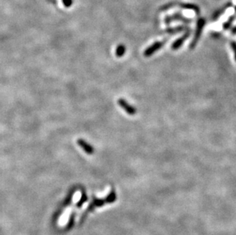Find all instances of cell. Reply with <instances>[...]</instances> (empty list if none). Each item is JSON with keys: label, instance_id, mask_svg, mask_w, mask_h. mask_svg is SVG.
<instances>
[{"label": "cell", "instance_id": "6da1fadb", "mask_svg": "<svg viewBox=\"0 0 236 235\" xmlns=\"http://www.w3.org/2000/svg\"><path fill=\"white\" fill-rule=\"evenodd\" d=\"M205 20L203 18H200L197 21L196 23V31L194 34V36H193V40H192L191 43L190 45V48L193 49L195 48V47L196 46L197 43H198L199 40H200V36L202 35V32H203V28L205 26Z\"/></svg>", "mask_w": 236, "mask_h": 235}, {"label": "cell", "instance_id": "7a4b0ae2", "mask_svg": "<svg viewBox=\"0 0 236 235\" xmlns=\"http://www.w3.org/2000/svg\"><path fill=\"white\" fill-rule=\"evenodd\" d=\"M165 42H166V40H164V41H157V42H154L153 45H151V46H149L148 47V48L146 49L144 51V56L146 57H151V55H153L154 54L156 53L157 51H158V50H160V49L162 47L163 45H164Z\"/></svg>", "mask_w": 236, "mask_h": 235}, {"label": "cell", "instance_id": "3957f363", "mask_svg": "<svg viewBox=\"0 0 236 235\" xmlns=\"http://www.w3.org/2000/svg\"><path fill=\"white\" fill-rule=\"evenodd\" d=\"M118 104L119 105L122 109L125 110L127 114H129V115H135L137 113V109L134 107V106H131L127 101L125 100L124 99H119L118 100Z\"/></svg>", "mask_w": 236, "mask_h": 235}, {"label": "cell", "instance_id": "277c9868", "mask_svg": "<svg viewBox=\"0 0 236 235\" xmlns=\"http://www.w3.org/2000/svg\"><path fill=\"white\" fill-rule=\"evenodd\" d=\"M183 21L184 23H190L191 22V19H189V18H186L185 17H183L180 14V12H177L174 13L173 15L170 16H167L166 18H164V22L167 25H169L170 23H171L172 21Z\"/></svg>", "mask_w": 236, "mask_h": 235}, {"label": "cell", "instance_id": "5b68a950", "mask_svg": "<svg viewBox=\"0 0 236 235\" xmlns=\"http://www.w3.org/2000/svg\"><path fill=\"white\" fill-rule=\"evenodd\" d=\"M190 34H191V31L189 29L186 32H185V33L183 34V35H182L180 38H178L177 40H175V41L173 42V43L172 44V45H171L172 50H178V49H179L180 47L183 45V43L186 41V40L190 36Z\"/></svg>", "mask_w": 236, "mask_h": 235}, {"label": "cell", "instance_id": "8992f818", "mask_svg": "<svg viewBox=\"0 0 236 235\" xmlns=\"http://www.w3.org/2000/svg\"><path fill=\"white\" fill-rule=\"evenodd\" d=\"M77 143L80 145V148H81L82 149L87 153V154H89V155L93 154L94 151H95L93 147H92L91 144H90V143H87V141H84V140H83V139H79V140H77Z\"/></svg>", "mask_w": 236, "mask_h": 235}, {"label": "cell", "instance_id": "52a82bcc", "mask_svg": "<svg viewBox=\"0 0 236 235\" xmlns=\"http://www.w3.org/2000/svg\"><path fill=\"white\" fill-rule=\"evenodd\" d=\"M185 30H187V28L186 26H183V25H180V26H177L176 28H170L168 29L165 30L163 31V33L166 34H170V35H174V34L180 33V32L185 31Z\"/></svg>", "mask_w": 236, "mask_h": 235}, {"label": "cell", "instance_id": "ba28073f", "mask_svg": "<svg viewBox=\"0 0 236 235\" xmlns=\"http://www.w3.org/2000/svg\"><path fill=\"white\" fill-rule=\"evenodd\" d=\"M232 6V3H228V4H226L225 6H224L222 8H219V10H217V11L214 13L213 16H212V20H213V21H216V20L218 19V18H219L222 14H224V12H225L227 10V8H229Z\"/></svg>", "mask_w": 236, "mask_h": 235}, {"label": "cell", "instance_id": "9c48e42d", "mask_svg": "<svg viewBox=\"0 0 236 235\" xmlns=\"http://www.w3.org/2000/svg\"><path fill=\"white\" fill-rule=\"evenodd\" d=\"M180 6L184 9L193 10L197 15L200 12V8L196 5L192 4V3H182V4H180Z\"/></svg>", "mask_w": 236, "mask_h": 235}, {"label": "cell", "instance_id": "30bf717a", "mask_svg": "<svg viewBox=\"0 0 236 235\" xmlns=\"http://www.w3.org/2000/svg\"><path fill=\"white\" fill-rule=\"evenodd\" d=\"M126 51V48L125 46L124 45H119V46L117 47L116 50V57H122L123 55L125 54Z\"/></svg>", "mask_w": 236, "mask_h": 235}, {"label": "cell", "instance_id": "8fae6325", "mask_svg": "<svg viewBox=\"0 0 236 235\" xmlns=\"http://www.w3.org/2000/svg\"><path fill=\"white\" fill-rule=\"evenodd\" d=\"M235 16H231L230 18H229L228 21H227L226 22L224 23L223 25H222V28H223V29L228 30L229 28L231 27V25H232V23H233V21H234V20H235Z\"/></svg>", "mask_w": 236, "mask_h": 235}, {"label": "cell", "instance_id": "7c38bea8", "mask_svg": "<svg viewBox=\"0 0 236 235\" xmlns=\"http://www.w3.org/2000/svg\"><path fill=\"white\" fill-rule=\"evenodd\" d=\"M116 200V192L114 191H112L111 193L108 195L107 199H106V202H109V203H112V202H115Z\"/></svg>", "mask_w": 236, "mask_h": 235}, {"label": "cell", "instance_id": "4fadbf2b", "mask_svg": "<svg viewBox=\"0 0 236 235\" xmlns=\"http://www.w3.org/2000/svg\"><path fill=\"white\" fill-rule=\"evenodd\" d=\"M177 5H178L177 2H169L168 3V4L163 6L161 8V11H166V10L170 9V8H173V6H177Z\"/></svg>", "mask_w": 236, "mask_h": 235}, {"label": "cell", "instance_id": "5bb4252c", "mask_svg": "<svg viewBox=\"0 0 236 235\" xmlns=\"http://www.w3.org/2000/svg\"><path fill=\"white\" fill-rule=\"evenodd\" d=\"M104 202H105L104 200H101V199H94L92 203H93L95 206H102L104 204Z\"/></svg>", "mask_w": 236, "mask_h": 235}, {"label": "cell", "instance_id": "9a60e30c", "mask_svg": "<svg viewBox=\"0 0 236 235\" xmlns=\"http://www.w3.org/2000/svg\"><path fill=\"white\" fill-rule=\"evenodd\" d=\"M231 47H232V50H233L234 55H235V59L236 60V43L235 42H234V41L231 42Z\"/></svg>", "mask_w": 236, "mask_h": 235}, {"label": "cell", "instance_id": "2e32d148", "mask_svg": "<svg viewBox=\"0 0 236 235\" xmlns=\"http://www.w3.org/2000/svg\"><path fill=\"white\" fill-rule=\"evenodd\" d=\"M87 196H86V195H83V194L81 199H80V202H79V204H77V205L80 206L84 202H85L86 200H87Z\"/></svg>", "mask_w": 236, "mask_h": 235}, {"label": "cell", "instance_id": "e0dca14e", "mask_svg": "<svg viewBox=\"0 0 236 235\" xmlns=\"http://www.w3.org/2000/svg\"><path fill=\"white\" fill-rule=\"evenodd\" d=\"M232 35H236V26L234 28H232Z\"/></svg>", "mask_w": 236, "mask_h": 235}, {"label": "cell", "instance_id": "ac0fdd59", "mask_svg": "<svg viewBox=\"0 0 236 235\" xmlns=\"http://www.w3.org/2000/svg\"><path fill=\"white\" fill-rule=\"evenodd\" d=\"M235 12H236V6H235Z\"/></svg>", "mask_w": 236, "mask_h": 235}]
</instances>
